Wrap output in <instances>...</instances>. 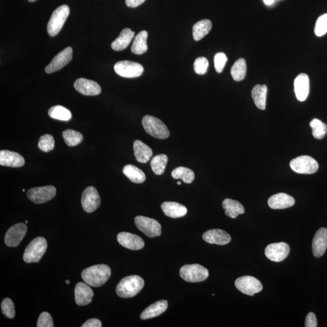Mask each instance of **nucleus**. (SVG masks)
<instances>
[{
    "instance_id": "412c9836",
    "label": "nucleus",
    "mask_w": 327,
    "mask_h": 327,
    "mask_svg": "<svg viewBox=\"0 0 327 327\" xmlns=\"http://www.w3.org/2000/svg\"><path fill=\"white\" fill-rule=\"evenodd\" d=\"M89 285L84 283H79L75 289V299L78 306L88 305L92 302L93 291Z\"/></svg>"
},
{
    "instance_id": "7ed1b4c3",
    "label": "nucleus",
    "mask_w": 327,
    "mask_h": 327,
    "mask_svg": "<svg viewBox=\"0 0 327 327\" xmlns=\"http://www.w3.org/2000/svg\"><path fill=\"white\" fill-rule=\"evenodd\" d=\"M47 248L46 239L37 237L32 240L26 248L23 260L27 263L39 262L46 253Z\"/></svg>"
},
{
    "instance_id": "603ef678",
    "label": "nucleus",
    "mask_w": 327,
    "mask_h": 327,
    "mask_svg": "<svg viewBox=\"0 0 327 327\" xmlns=\"http://www.w3.org/2000/svg\"><path fill=\"white\" fill-rule=\"evenodd\" d=\"M177 184H178V185H180V186L181 184V183L180 182V181H179V182H178Z\"/></svg>"
},
{
    "instance_id": "f704fd0d",
    "label": "nucleus",
    "mask_w": 327,
    "mask_h": 327,
    "mask_svg": "<svg viewBox=\"0 0 327 327\" xmlns=\"http://www.w3.org/2000/svg\"><path fill=\"white\" fill-rule=\"evenodd\" d=\"M247 72V64L244 58L236 61L231 69V75L236 82H241L245 79Z\"/></svg>"
},
{
    "instance_id": "473e14b6",
    "label": "nucleus",
    "mask_w": 327,
    "mask_h": 327,
    "mask_svg": "<svg viewBox=\"0 0 327 327\" xmlns=\"http://www.w3.org/2000/svg\"><path fill=\"white\" fill-rule=\"evenodd\" d=\"M48 115L51 118L57 120L68 121L72 118V113L69 110L61 106H55L48 110Z\"/></svg>"
},
{
    "instance_id": "2eb2a0df",
    "label": "nucleus",
    "mask_w": 327,
    "mask_h": 327,
    "mask_svg": "<svg viewBox=\"0 0 327 327\" xmlns=\"http://www.w3.org/2000/svg\"><path fill=\"white\" fill-rule=\"evenodd\" d=\"M73 51L72 47H68L61 51L53 58L51 62L45 68V72L52 73L62 69L72 59Z\"/></svg>"
},
{
    "instance_id": "c85d7f7f",
    "label": "nucleus",
    "mask_w": 327,
    "mask_h": 327,
    "mask_svg": "<svg viewBox=\"0 0 327 327\" xmlns=\"http://www.w3.org/2000/svg\"><path fill=\"white\" fill-rule=\"evenodd\" d=\"M267 87L257 84L252 89L251 95L255 105L258 109L265 110L266 108Z\"/></svg>"
},
{
    "instance_id": "4c0bfd02",
    "label": "nucleus",
    "mask_w": 327,
    "mask_h": 327,
    "mask_svg": "<svg viewBox=\"0 0 327 327\" xmlns=\"http://www.w3.org/2000/svg\"><path fill=\"white\" fill-rule=\"evenodd\" d=\"M312 129V134L314 137L318 140H322L327 134V125L318 119H313L310 123Z\"/></svg>"
},
{
    "instance_id": "2f4dec72",
    "label": "nucleus",
    "mask_w": 327,
    "mask_h": 327,
    "mask_svg": "<svg viewBox=\"0 0 327 327\" xmlns=\"http://www.w3.org/2000/svg\"><path fill=\"white\" fill-rule=\"evenodd\" d=\"M147 37L148 34L145 31L140 32L137 37H135L131 47L133 53L136 55H141L146 53L148 49Z\"/></svg>"
},
{
    "instance_id": "dca6fc26",
    "label": "nucleus",
    "mask_w": 327,
    "mask_h": 327,
    "mask_svg": "<svg viewBox=\"0 0 327 327\" xmlns=\"http://www.w3.org/2000/svg\"><path fill=\"white\" fill-rule=\"evenodd\" d=\"M119 244L132 250H141L144 247V242L140 236L128 232H121L117 236Z\"/></svg>"
},
{
    "instance_id": "423d86ee",
    "label": "nucleus",
    "mask_w": 327,
    "mask_h": 327,
    "mask_svg": "<svg viewBox=\"0 0 327 327\" xmlns=\"http://www.w3.org/2000/svg\"><path fill=\"white\" fill-rule=\"evenodd\" d=\"M180 276L189 283H200L208 278V270L199 264L185 265L181 268Z\"/></svg>"
},
{
    "instance_id": "72a5a7b5",
    "label": "nucleus",
    "mask_w": 327,
    "mask_h": 327,
    "mask_svg": "<svg viewBox=\"0 0 327 327\" xmlns=\"http://www.w3.org/2000/svg\"><path fill=\"white\" fill-rule=\"evenodd\" d=\"M171 177L175 180H181L186 184L192 183L195 180V173L189 168L179 167L171 171Z\"/></svg>"
},
{
    "instance_id": "49530a36",
    "label": "nucleus",
    "mask_w": 327,
    "mask_h": 327,
    "mask_svg": "<svg viewBox=\"0 0 327 327\" xmlns=\"http://www.w3.org/2000/svg\"><path fill=\"white\" fill-rule=\"evenodd\" d=\"M82 327H101L102 323L99 320L97 319H90L84 323Z\"/></svg>"
},
{
    "instance_id": "ea45409f",
    "label": "nucleus",
    "mask_w": 327,
    "mask_h": 327,
    "mask_svg": "<svg viewBox=\"0 0 327 327\" xmlns=\"http://www.w3.org/2000/svg\"><path fill=\"white\" fill-rule=\"evenodd\" d=\"M2 311L3 315L9 319L14 318L15 316V305L13 301L9 298H6L2 303Z\"/></svg>"
},
{
    "instance_id": "4468645a",
    "label": "nucleus",
    "mask_w": 327,
    "mask_h": 327,
    "mask_svg": "<svg viewBox=\"0 0 327 327\" xmlns=\"http://www.w3.org/2000/svg\"><path fill=\"white\" fill-rule=\"evenodd\" d=\"M28 228L24 223H18L11 227L6 232L5 241L10 247H17L27 234Z\"/></svg>"
},
{
    "instance_id": "ddd939ff",
    "label": "nucleus",
    "mask_w": 327,
    "mask_h": 327,
    "mask_svg": "<svg viewBox=\"0 0 327 327\" xmlns=\"http://www.w3.org/2000/svg\"><path fill=\"white\" fill-rule=\"evenodd\" d=\"M101 204V199L98 191L95 187H87L82 196V205L84 211L92 213L98 208Z\"/></svg>"
},
{
    "instance_id": "37998d69",
    "label": "nucleus",
    "mask_w": 327,
    "mask_h": 327,
    "mask_svg": "<svg viewBox=\"0 0 327 327\" xmlns=\"http://www.w3.org/2000/svg\"><path fill=\"white\" fill-rule=\"evenodd\" d=\"M228 61V58L224 53H219L215 55L214 58L215 67L217 72L221 73Z\"/></svg>"
},
{
    "instance_id": "f3484780",
    "label": "nucleus",
    "mask_w": 327,
    "mask_h": 327,
    "mask_svg": "<svg viewBox=\"0 0 327 327\" xmlns=\"http://www.w3.org/2000/svg\"><path fill=\"white\" fill-rule=\"evenodd\" d=\"M74 87L78 92L86 96H96L102 92L101 87L98 83L86 79L77 80Z\"/></svg>"
},
{
    "instance_id": "a211bd4d",
    "label": "nucleus",
    "mask_w": 327,
    "mask_h": 327,
    "mask_svg": "<svg viewBox=\"0 0 327 327\" xmlns=\"http://www.w3.org/2000/svg\"><path fill=\"white\" fill-rule=\"evenodd\" d=\"M203 238L209 244L224 245L232 240L231 236L221 229H212L207 231L203 235Z\"/></svg>"
},
{
    "instance_id": "c03bdc74",
    "label": "nucleus",
    "mask_w": 327,
    "mask_h": 327,
    "mask_svg": "<svg viewBox=\"0 0 327 327\" xmlns=\"http://www.w3.org/2000/svg\"><path fill=\"white\" fill-rule=\"evenodd\" d=\"M54 326L53 319L50 314L46 312L42 313L40 317H39L37 326L53 327Z\"/></svg>"
},
{
    "instance_id": "393cba45",
    "label": "nucleus",
    "mask_w": 327,
    "mask_h": 327,
    "mask_svg": "<svg viewBox=\"0 0 327 327\" xmlns=\"http://www.w3.org/2000/svg\"><path fill=\"white\" fill-rule=\"evenodd\" d=\"M167 308L168 303L167 300H158L145 309L141 313L140 318L142 320H146L155 318V317L160 316L166 312Z\"/></svg>"
},
{
    "instance_id": "4be33fe9",
    "label": "nucleus",
    "mask_w": 327,
    "mask_h": 327,
    "mask_svg": "<svg viewBox=\"0 0 327 327\" xmlns=\"http://www.w3.org/2000/svg\"><path fill=\"white\" fill-rule=\"evenodd\" d=\"M24 158L17 152L3 150L0 151V165L2 166L20 167L24 166Z\"/></svg>"
},
{
    "instance_id": "58836bf2",
    "label": "nucleus",
    "mask_w": 327,
    "mask_h": 327,
    "mask_svg": "<svg viewBox=\"0 0 327 327\" xmlns=\"http://www.w3.org/2000/svg\"><path fill=\"white\" fill-rule=\"evenodd\" d=\"M38 146L41 151L48 152L53 150L55 147L54 138L51 135L46 134L40 138Z\"/></svg>"
},
{
    "instance_id": "b1692460",
    "label": "nucleus",
    "mask_w": 327,
    "mask_h": 327,
    "mask_svg": "<svg viewBox=\"0 0 327 327\" xmlns=\"http://www.w3.org/2000/svg\"><path fill=\"white\" fill-rule=\"evenodd\" d=\"M164 214L171 218H180L186 216L187 209L184 206L175 202H164L161 205Z\"/></svg>"
},
{
    "instance_id": "5701e85b",
    "label": "nucleus",
    "mask_w": 327,
    "mask_h": 327,
    "mask_svg": "<svg viewBox=\"0 0 327 327\" xmlns=\"http://www.w3.org/2000/svg\"><path fill=\"white\" fill-rule=\"evenodd\" d=\"M295 200L292 196L284 193L275 194L268 200V205L272 209H284L292 207Z\"/></svg>"
},
{
    "instance_id": "8fccbe9b",
    "label": "nucleus",
    "mask_w": 327,
    "mask_h": 327,
    "mask_svg": "<svg viewBox=\"0 0 327 327\" xmlns=\"http://www.w3.org/2000/svg\"><path fill=\"white\" fill-rule=\"evenodd\" d=\"M28 1L30 2H36L37 0H28Z\"/></svg>"
},
{
    "instance_id": "5fc2aeb1",
    "label": "nucleus",
    "mask_w": 327,
    "mask_h": 327,
    "mask_svg": "<svg viewBox=\"0 0 327 327\" xmlns=\"http://www.w3.org/2000/svg\"><path fill=\"white\" fill-rule=\"evenodd\" d=\"M22 192H25V189H22Z\"/></svg>"
},
{
    "instance_id": "de8ad7c7",
    "label": "nucleus",
    "mask_w": 327,
    "mask_h": 327,
    "mask_svg": "<svg viewBox=\"0 0 327 327\" xmlns=\"http://www.w3.org/2000/svg\"><path fill=\"white\" fill-rule=\"evenodd\" d=\"M145 1V0H125V4L129 8H137Z\"/></svg>"
},
{
    "instance_id": "20e7f679",
    "label": "nucleus",
    "mask_w": 327,
    "mask_h": 327,
    "mask_svg": "<svg viewBox=\"0 0 327 327\" xmlns=\"http://www.w3.org/2000/svg\"><path fill=\"white\" fill-rule=\"evenodd\" d=\"M142 124L148 135L158 139L169 137L170 132L164 123L160 119L150 115H145L142 118Z\"/></svg>"
},
{
    "instance_id": "a878e982",
    "label": "nucleus",
    "mask_w": 327,
    "mask_h": 327,
    "mask_svg": "<svg viewBox=\"0 0 327 327\" xmlns=\"http://www.w3.org/2000/svg\"><path fill=\"white\" fill-rule=\"evenodd\" d=\"M134 151L136 159L140 163H148L153 156L151 148L140 140H136L134 142Z\"/></svg>"
},
{
    "instance_id": "1a4fd4ad",
    "label": "nucleus",
    "mask_w": 327,
    "mask_h": 327,
    "mask_svg": "<svg viewBox=\"0 0 327 327\" xmlns=\"http://www.w3.org/2000/svg\"><path fill=\"white\" fill-rule=\"evenodd\" d=\"M114 70L118 76L128 79L140 77L144 72L140 64L131 61H119L115 64Z\"/></svg>"
},
{
    "instance_id": "c756f323",
    "label": "nucleus",
    "mask_w": 327,
    "mask_h": 327,
    "mask_svg": "<svg viewBox=\"0 0 327 327\" xmlns=\"http://www.w3.org/2000/svg\"><path fill=\"white\" fill-rule=\"evenodd\" d=\"M122 172L132 183L141 184L145 181V174L143 171L134 165H126L122 169Z\"/></svg>"
},
{
    "instance_id": "f8f14e48",
    "label": "nucleus",
    "mask_w": 327,
    "mask_h": 327,
    "mask_svg": "<svg viewBox=\"0 0 327 327\" xmlns=\"http://www.w3.org/2000/svg\"><path fill=\"white\" fill-rule=\"evenodd\" d=\"M290 248L286 242H278L267 246L265 255L271 261L280 262L286 260L290 254Z\"/></svg>"
},
{
    "instance_id": "09e8293b",
    "label": "nucleus",
    "mask_w": 327,
    "mask_h": 327,
    "mask_svg": "<svg viewBox=\"0 0 327 327\" xmlns=\"http://www.w3.org/2000/svg\"><path fill=\"white\" fill-rule=\"evenodd\" d=\"M274 0H264L265 5L270 6L274 3Z\"/></svg>"
},
{
    "instance_id": "6e6552de",
    "label": "nucleus",
    "mask_w": 327,
    "mask_h": 327,
    "mask_svg": "<svg viewBox=\"0 0 327 327\" xmlns=\"http://www.w3.org/2000/svg\"><path fill=\"white\" fill-rule=\"evenodd\" d=\"M137 228L149 238L161 235V225L157 220L143 216H138L135 219Z\"/></svg>"
},
{
    "instance_id": "e433bc0d",
    "label": "nucleus",
    "mask_w": 327,
    "mask_h": 327,
    "mask_svg": "<svg viewBox=\"0 0 327 327\" xmlns=\"http://www.w3.org/2000/svg\"><path fill=\"white\" fill-rule=\"evenodd\" d=\"M63 137L68 146L73 147L79 145L83 140V136L80 132L67 129L63 133Z\"/></svg>"
},
{
    "instance_id": "bb28decb",
    "label": "nucleus",
    "mask_w": 327,
    "mask_h": 327,
    "mask_svg": "<svg viewBox=\"0 0 327 327\" xmlns=\"http://www.w3.org/2000/svg\"><path fill=\"white\" fill-rule=\"evenodd\" d=\"M135 37V32L125 28L121 31L119 36L112 42L111 47L115 51H121L127 48Z\"/></svg>"
},
{
    "instance_id": "cd10ccee",
    "label": "nucleus",
    "mask_w": 327,
    "mask_h": 327,
    "mask_svg": "<svg viewBox=\"0 0 327 327\" xmlns=\"http://www.w3.org/2000/svg\"><path fill=\"white\" fill-rule=\"evenodd\" d=\"M222 207L225 210V215L233 219L237 218L239 215L244 214L245 212L244 207L240 203L231 199H224Z\"/></svg>"
},
{
    "instance_id": "39448f33",
    "label": "nucleus",
    "mask_w": 327,
    "mask_h": 327,
    "mask_svg": "<svg viewBox=\"0 0 327 327\" xmlns=\"http://www.w3.org/2000/svg\"><path fill=\"white\" fill-rule=\"evenodd\" d=\"M70 14L67 5H62L55 10L47 24V30L51 37H56L62 29Z\"/></svg>"
},
{
    "instance_id": "9b49d317",
    "label": "nucleus",
    "mask_w": 327,
    "mask_h": 327,
    "mask_svg": "<svg viewBox=\"0 0 327 327\" xmlns=\"http://www.w3.org/2000/svg\"><path fill=\"white\" fill-rule=\"evenodd\" d=\"M236 289L248 296H254L263 289L260 281L253 276H244L238 278L235 281Z\"/></svg>"
},
{
    "instance_id": "79ce46f5",
    "label": "nucleus",
    "mask_w": 327,
    "mask_h": 327,
    "mask_svg": "<svg viewBox=\"0 0 327 327\" xmlns=\"http://www.w3.org/2000/svg\"><path fill=\"white\" fill-rule=\"evenodd\" d=\"M209 67V61L205 57H199L194 63V70L198 75H205Z\"/></svg>"
},
{
    "instance_id": "864d4df0",
    "label": "nucleus",
    "mask_w": 327,
    "mask_h": 327,
    "mask_svg": "<svg viewBox=\"0 0 327 327\" xmlns=\"http://www.w3.org/2000/svg\"><path fill=\"white\" fill-rule=\"evenodd\" d=\"M25 222L27 223V224H28V221H27H27H26Z\"/></svg>"
},
{
    "instance_id": "0eeeda50",
    "label": "nucleus",
    "mask_w": 327,
    "mask_h": 327,
    "mask_svg": "<svg viewBox=\"0 0 327 327\" xmlns=\"http://www.w3.org/2000/svg\"><path fill=\"white\" fill-rule=\"evenodd\" d=\"M290 166L294 171L300 174H313L318 170L319 165L313 158L303 155L291 161Z\"/></svg>"
},
{
    "instance_id": "a19ab883",
    "label": "nucleus",
    "mask_w": 327,
    "mask_h": 327,
    "mask_svg": "<svg viewBox=\"0 0 327 327\" xmlns=\"http://www.w3.org/2000/svg\"><path fill=\"white\" fill-rule=\"evenodd\" d=\"M316 36L322 37L327 32V14H323L318 18L315 28Z\"/></svg>"
},
{
    "instance_id": "f257e3e1",
    "label": "nucleus",
    "mask_w": 327,
    "mask_h": 327,
    "mask_svg": "<svg viewBox=\"0 0 327 327\" xmlns=\"http://www.w3.org/2000/svg\"><path fill=\"white\" fill-rule=\"evenodd\" d=\"M111 269L108 265L98 264L86 268L82 271L83 280L90 286L99 287L109 279Z\"/></svg>"
},
{
    "instance_id": "6ab92c4d",
    "label": "nucleus",
    "mask_w": 327,
    "mask_h": 327,
    "mask_svg": "<svg viewBox=\"0 0 327 327\" xmlns=\"http://www.w3.org/2000/svg\"><path fill=\"white\" fill-rule=\"evenodd\" d=\"M327 248V229L320 228L314 236L312 249L314 257L316 258L322 257Z\"/></svg>"
},
{
    "instance_id": "9d476101",
    "label": "nucleus",
    "mask_w": 327,
    "mask_h": 327,
    "mask_svg": "<svg viewBox=\"0 0 327 327\" xmlns=\"http://www.w3.org/2000/svg\"><path fill=\"white\" fill-rule=\"evenodd\" d=\"M57 190L53 186L32 188L27 193L28 198L34 203L40 205L53 199L56 195Z\"/></svg>"
},
{
    "instance_id": "aec40b11",
    "label": "nucleus",
    "mask_w": 327,
    "mask_h": 327,
    "mask_svg": "<svg viewBox=\"0 0 327 327\" xmlns=\"http://www.w3.org/2000/svg\"><path fill=\"white\" fill-rule=\"evenodd\" d=\"M294 92L299 102H304L309 96L310 91V80L306 73H300L296 78L294 82Z\"/></svg>"
},
{
    "instance_id": "3c124183",
    "label": "nucleus",
    "mask_w": 327,
    "mask_h": 327,
    "mask_svg": "<svg viewBox=\"0 0 327 327\" xmlns=\"http://www.w3.org/2000/svg\"><path fill=\"white\" fill-rule=\"evenodd\" d=\"M66 283L67 284H70V281H69V280H66Z\"/></svg>"
},
{
    "instance_id": "c9c22d12",
    "label": "nucleus",
    "mask_w": 327,
    "mask_h": 327,
    "mask_svg": "<svg viewBox=\"0 0 327 327\" xmlns=\"http://www.w3.org/2000/svg\"><path fill=\"white\" fill-rule=\"evenodd\" d=\"M168 162V157L166 155L161 154L157 155L152 158L150 166L152 171L157 175H161L166 169Z\"/></svg>"
},
{
    "instance_id": "f03ea898",
    "label": "nucleus",
    "mask_w": 327,
    "mask_h": 327,
    "mask_svg": "<svg viewBox=\"0 0 327 327\" xmlns=\"http://www.w3.org/2000/svg\"><path fill=\"white\" fill-rule=\"evenodd\" d=\"M144 281L137 275L126 276L119 282L116 288L118 296L122 298L134 297L143 289Z\"/></svg>"
},
{
    "instance_id": "a18cd8bd",
    "label": "nucleus",
    "mask_w": 327,
    "mask_h": 327,
    "mask_svg": "<svg viewBox=\"0 0 327 327\" xmlns=\"http://www.w3.org/2000/svg\"><path fill=\"white\" fill-rule=\"evenodd\" d=\"M305 326L306 327L318 326V322H317V318L315 313L311 312L307 315Z\"/></svg>"
},
{
    "instance_id": "7c9ffc66",
    "label": "nucleus",
    "mask_w": 327,
    "mask_h": 327,
    "mask_svg": "<svg viewBox=\"0 0 327 327\" xmlns=\"http://www.w3.org/2000/svg\"><path fill=\"white\" fill-rule=\"evenodd\" d=\"M212 28V22L209 19L197 22L193 27V37L195 41H199L208 34Z\"/></svg>"
}]
</instances>
